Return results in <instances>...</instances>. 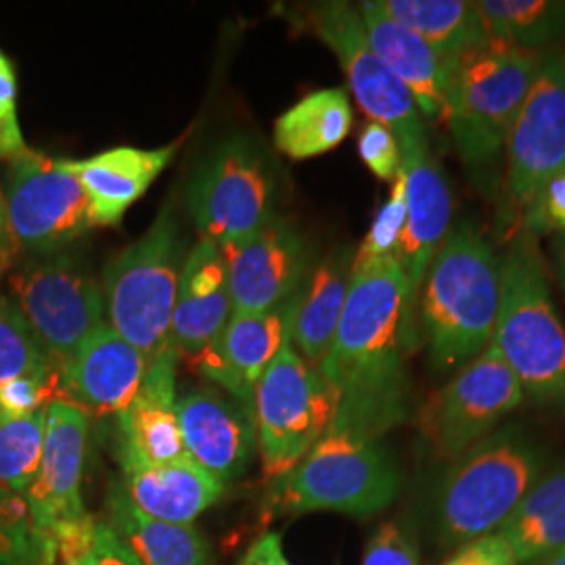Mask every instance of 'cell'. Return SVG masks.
<instances>
[{
  "label": "cell",
  "mask_w": 565,
  "mask_h": 565,
  "mask_svg": "<svg viewBox=\"0 0 565 565\" xmlns=\"http://www.w3.org/2000/svg\"><path fill=\"white\" fill-rule=\"evenodd\" d=\"M413 310L398 256L352 266L342 319L319 366L338 394L333 427L382 440L408 419Z\"/></svg>",
  "instance_id": "6da1fadb"
},
{
  "label": "cell",
  "mask_w": 565,
  "mask_h": 565,
  "mask_svg": "<svg viewBox=\"0 0 565 565\" xmlns=\"http://www.w3.org/2000/svg\"><path fill=\"white\" fill-rule=\"evenodd\" d=\"M503 260L471 223L455 224L425 273L422 329L429 363L457 373L492 343L501 306Z\"/></svg>",
  "instance_id": "7a4b0ae2"
},
{
  "label": "cell",
  "mask_w": 565,
  "mask_h": 565,
  "mask_svg": "<svg viewBox=\"0 0 565 565\" xmlns=\"http://www.w3.org/2000/svg\"><path fill=\"white\" fill-rule=\"evenodd\" d=\"M546 471V452L524 425L494 429L446 467L434 497L438 543L448 553L497 532Z\"/></svg>",
  "instance_id": "3957f363"
},
{
  "label": "cell",
  "mask_w": 565,
  "mask_h": 565,
  "mask_svg": "<svg viewBox=\"0 0 565 565\" xmlns=\"http://www.w3.org/2000/svg\"><path fill=\"white\" fill-rule=\"evenodd\" d=\"M492 343L520 380L525 398L565 406V324L553 302L539 235L518 226L507 247Z\"/></svg>",
  "instance_id": "277c9868"
},
{
  "label": "cell",
  "mask_w": 565,
  "mask_h": 565,
  "mask_svg": "<svg viewBox=\"0 0 565 565\" xmlns=\"http://www.w3.org/2000/svg\"><path fill=\"white\" fill-rule=\"evenodd\" d=\"M401 488V467L382 440L331 425L300 463L270 482L266 507L273 515L333 511L364 520L392 505Z\"/></svg>",
  "instance_id": "5b68a950"
},
{
  "label": "cell",
  "mask_w": 565,
  "mask_h": 565,
  "mask_svg": "<svg viewBox=\"0 0 565 565\" xmlns=\"http://www.w3.org/2000/svg\"><path fill=\"white\" fill-rule=\"evenodd\" d=\"M545 57L494 41L452 63L446 124L476 179L488 181L505 156L509 132Z\"/></svg>",
  "instance_id": "8992f818"
},
{
  "label": "cell",
  "mask_w": 565,
  "mask_h": 565,
  "mask_svg": "<svg viewBox=\"0 0 565 565\" xmlns=\"http://www.w3.org/2000/svg\"><path fill=\"white\" fill-rule=\"evenodd\" d=\"M182 239L170 207L141 239L116 254L103 270L107 323L132 343L147 363L177 350L172 315L181 279Z\"/></svg>",
  "instance_id": "52a82bcc"
},
{
  "label": "cell",
  "mask_w": 565,
  "mask_h": 565,
  "mask_svg": "<svg viewBox=\"0 0 565 565\" xmlns=\"http://www.w3.org/2000/svg\"><path fill=\"white\" fill-rule=\"evenodd\" d=\"M335 413V390L296 352L289 335L254 390L264 478L273 482L300 463L329 431Z\"/></svg>",
  "instance_id": "ba28073f"
},
{
  "label": "cell",
  "mask_w": 565,
  "mask_h": 565,
  "mask_svg": "<svg viewBox=\"0 0 565 565\" xmlns=\"http://www.w3.org/2000/svg\"><path fill=\"white\" fill-rule=\"evenodd\" d=\"M524 390L494 345L461 366L424 406L422 431L436 459L452 463L524 403Z\"/></svg>",
  "instance_id": "9c48e42d"
},
{
  "label": "cell",
  "mask_w": 565,
  "mask_h": 565,
  "mask_svg": "<svg viewBox=\"0 0 565 565\" xmlns=\"http://www.w3.org/2000/svg\"><path fill=\"white\" fill-rule=\"evenodd\" d=\"M275 177L249 141H226L195 170L186 203L203 239L239 242L270 223L275 214Z\"/></svg>",
  "instance_id": "30bf717a"
},
{
  "label": "cell",
  "mask_w": 565,
  "mask_h": 565,
  "mask_svg": "<svg viewBox=\"0 0 565 565\" xmlns=\"http://www.w3.org/2000/svg\"><path fill=\"white\" fill-rule=\"evenodd\" d=\"M7 216L18 247L53 254L95 228L81 181L65 160L25 149L7 166Z\"/></svg>",
  "instance_id": "8fae6325"
},
{
  "label": "cell",
  "mask_w": 565,
  "mask_h": 565,
  "mask_svg": "<svg viewBox=\"0 0 565 565\" xmlns=\"http://www.w3.org/2000/svg\"><path fill=\"white\" fill-rule=\"evenodd\" d=\"M565 170V49L546 53L505 147V193L524 223L546 182Z\"/></svg>",
  "instance_id": "7c38bea8"
},
{
  "label": "cell",
  "mask_w": 565,
  "mask_h": 565,
  "mask_svg": "<svg viewBox=\"0 0 565 565\" xmlns=\"http://www.w3.org/2000/svg\"><path fill=\"white\" fill-rule=\"evenodd\" d=\"M303 25L335 53L350 90L369 120L392 128L398 142L427 135L411 93L371 49L356 7L342 0L315 2L303 9Z\"/></svg>",
  "instance_id": "4fadbf2b"
},
{
  "label": "cell",
  "mask_w": 565,
  "mask_h": 565,
  "mask_svg": "<svg viewBox=\"0 0 565 565\" xmlns=\"http://www.w3.org/2000/svg\"><path fill=\"white\" fill-rule=\"evenodd\" d=\"M13 302L61 371L105 321L102 285L76 260H53L11 277Z\"/></svg>",
  "instance_id": "5bb4252c"
},
{
  "label": "cell",
  "mask_w": 565,
  "mask_h": 565,
  "mask_svg": "<svg viewBox=\"0 0 565 565\" xmlns=\"http://www.w3.org/2000/svg\"><path fill=\"white\" fill-rule=\"evenodd\" d=\"M221 249L233 315H258L281 308L298 294L312 268L308 242L281 216Z\"/></svg>",
  "instance_id": "9a60e30c"
},
{
  "label": "cell",
  "mask_w": 565,
  "mask_h": 565,
  "mask_svg": "<svg viewBox=\"0 0 565 565\" xmlns=\"http://www.w3.org/2000/svg\"><path fill=\"white\" fill-rule=\"evenodd\" d=\"M88 440V413L65 398L46 406L44 445L34 482L25 501L39 534L76 522L86 513L82 503V471Z\"/></svg>",
  "instance_id": "2e32d148"
},
{
  "label": "cell",
  "mask_w": 565,
  "mask_h": 565,
  "mask_svg": "<svg viewBox=\"0 0 565 565\" xmlns=\"http://www.w3.org/2000/svg\"><path fill=\"white\" fill-rule=\"evenodd\" d=\"M406 181V221L398 247L408 298L415 308L425 273L450 231L452 195L445 174L429 151V139L401 141Z\"/></svg>",
  "instance_id": "e0dca14e"
},
{
  "label": "cell",
  "mask_w": 565,
  "mask_h": 565,
  "mask_svg": "<svg viewBox=\"0 0 565 565\" xmlns=\"http://www.w3.org/2000/svg\"><path fill=\"white\" fill-rule=\"evenodd\" d=\"M186 455L216 482L237 480L258 446L254 408L210 387L189 390L177 401Z\"/></svg>",
  "instance_id": "ac0fdd59"
},
{
  "label": "cell",
  "mask_w": 565,
  "mask_h": 565,
  "mask_svg": "<svg viewBox=\"0 0 565 565\" xmlns=\"http://www.w3.org/2000/svg\"><path fill=\"white\" fill-rule=\"evenodd\" d=\"M172 350L149 364L141 390L118 415L121 471L191 459L177 415V363Z\"/></svg>",
  "instance_id": "d6986e66"
},
{
  "label": "cell",
  "mask_w": 565,
  "mask_h": 565,
  "mask_svg": "<svg viewBox=\"0 0 565 565\" xmlns=\"http://www.w3.org/2000/svg\"><path fill=\"white\" fill-rule=\"evenodd\" d=\"M296 296L270 312L233 315L221 340L193 363V369L221 385L235 401L254 408L256 385L291 335Z\"/></svg>",
  "instance_id": "ffe728a7"
},
{
  "label": "cell",
  "mask_w": 565,
  "mask_h": 565,
  "mask_svg": "<svg viewBox=\"0 0 565 565\" xmlns=\"http://www.w3.org/2000/svg\"><path fill=\"white\" fill-rule=\"evenodd\" d=\"M233 317L228 275L218 243L200 237L182 263L172 315V343L193 364L221 340Z\"/></svg>",
  "instance_id": "44dd1931"
},
{
  "label": "cell",
  "mask_w": 565,
  "mask_h": 565,
  "mask_svg": "<svg viewBox=\"0 0 565 565\" xmlns=\"http://www.w3.org/2000/svg\"><path fill=\"white\" fill-rule=\"evenodd\" d=\"M356 9L371 49L403 82L422 118L431 124L446 121L450 70L455 61L443 60L422 36L390 18L380 0H364Z\"/></svg>",
  "instance_id": "7402d4cb"
},
{
  "label": "cell",
  "mask_w": 565,
  "mask_h": 565,
  "mask_svg": "<svg viewBox=\"0 0 565 565\" xmlns=\"http://www.w3.org/2000/svg\"><path fill=\"white\" fill-rule=\"evenodd\" d=\"M149 363L109 323L82 343L74 361L61 371L63 394L93 415H120L135 401Z\"/></svg>",
  "instance_id": "603a6c76"
},
{
  "label": "cell",
  "mask_w": 565,
  "mask_h": 565,
  "mask_svg": "<svg viewBox=\"0 0 565 565\" xmlns=\"http://www.w3.org/2000/svg\"><path fill=\"white\" fill-rule=\"evenodd\" d=\"M179 145L160 149L118 147L86 160H65L86 193L95 226H116L170 163Z\"/></svg>",
  "instance_id": "cb8c5ba5"
},
{
  "label": "cell",
  "mask_w": 565,
  "mask_h": 565,
  "mask_svg": "<svg viewBox=\"0 0 565 565\" xmlns=\"http://www.w3.org/2000/svg\"><path fill=\"white\" fill-rule=\"evenodd\" d=\"M120 488L145 515L179 525H193L224 492L193 459L121 471Z\"/></svg>",
  "instance_id": "d4e9b609"
},
{
  "label": "cell",
  "mask_w": 565,
  "mask_h": 565,
  "mask_svg": "<svg viewBox=\"0 0 565 565\" xmlns=\"http://www.w3.org/2000/svg\"><path fill=\"white\" fill-rule=\"evenodd\" d=\"M354 249L342 247L312 266L296 296V315L291 324V345L315 369L323 364L352 281Z\"/></svg>",
  "instance_id": "484cf974"
},
{
  "label": "cell",
  "mask_w": 565,
  "mask_h": 565,
  "mask_svg": "<svg viewBox=\"0 0 565 565\" xmlns=\"http://www.w3.org/2000/svg\"><path fill=\"white\" fill-rule=\"evenodd\" d=\"M385 13L422 36L443 60L459 61L492 44L484 18L469 0H380Z\"/></svg>",
  "instance_id": "4316f807"
},
{
  "label": "cell",
  "mask_w": 565,
  "mask_h": 565,
  "mask_svg": "<svg viewBox=\"0 0 565 565\" xmlns=\"http://www.w3.org/2000/svg\"><path fill=\"white\" fill-rule=\"evenodd\" d=\"M518 565H534L565 546V465L546 469L497 530Z\"/></svg>",
  "instance_id": "83f0119b"
},
{
  "label": "cell",
  "mask_w": 565,
  "mask_h": 565,
  "mask_svg": "<svg viewBox=\"0 0 565 565\" xmlns=\"http://www.w3.org/2000/svg\"><path fill=\"white\" fill-rule=\"evenodd\" d=\"M109 525L132 548L141 565H210V545L193 525L166 524L145 515L124 494L109 488Z\"/></svg>",
  "instance_id": "f1b7e54d"
},
{
  "label": "cell",
  "mask_w": 565,
  "mask_h": 565,
  "mask_svg": "<svg viewBox=\"0 0 565 565\" xmlns=\"http://www.w3.org/2000/svg\"><path fill=\"white\" fill-rule=\"evenodd\" d=\"M352 120L348 93L340 86L321 88L277 118L275 142L291 160H310L342 145Z\"/></svg>",
  "instance_id": "f546056e"
},
{
  "label": "cell",
  "mask_w": 565,
  "mask_h": 565,
  "mask_svg": "<svg viewBox=\"0 0 565 565\" xmlns=\"http://www.w3.org/2000/svg\"><path fill=\"white\" fill-rule=\"evenodd\" d=\"M492 41L546 53L565 41L564 0H476Z\"/></svg>",
  "instance_id": "4dcf8cb0"
},
{
  "label": "cell",
  "mask_w": 565,
  "mask_h": 565,
  "mask_svg": "<svg viewBox=\"0 0 565 565\" xmlns=\"http://www.w3.org/2000/svg\"><path fill=\"white\" fill-rule=\"evenodd\" d=\"M61 375L34 329L11 298H0V390L25 377Z\"/></svg>",
  "instance_id": "1f68e13d"
},
{
  "label": "cell",
  "mask_w": 565,
  "mask_h": 565,
  "mask_svg": "<svg viewBox=\"0 0 565 565\" xmlns=\"http://www.w3.org/2000/svg\"><path fill=\"white\" fill-rule=\"evenodd\" d=\"M46 408L32 415L0 411V486L25 494L34 482L44 445Z\"/></svg>",
  "instance_id": "d6a6232c"
},
{
  "label": "cell",
  "mask_w": 565,
  "mask_h": 565,
  "mask_svg": "<svg viewBox=\"0 0 565 565\" xmlns=\"http://www.w3.org/2000/svg\"><path fill=\"white\" fill-rule=\"evenodd\" d=\"M0 565H53L25 497L0 486Z\"/></svg>",
  "instance_id": "836d02e7"
},
{
  "label": "cell",
  "mask_w": 565,
  "mask_h": 565,
  "mask_svg": "<svg viewBox=\"0 0 565 565\" xmlns=\"http://www.w3.org/2000/svg\"><path fill=\"white\" fill-rule=\"evenodd\" d=\"M404 221H406V181H404V170H401L396 181L392 182V193L387 202L380 207L361 247L354 252V264L373 263V260L398 256Z\"/></svg>",
  "instance_id": "e575fe53"
},
{
  "label": "cell",
  "mask_w": 565,
  "mask_h": 565,
  "mask_svg": "<svg viewBox=\"0 0 565 565\" xmlns=\"http://www.w3.org/2000/svg\"><path fill=\"white\" fill-rule=\"evenodd\" d=\"M359 153L364 166L380 179L394 182L403 170V149L392 128L382 121L369 120L359 137Z\"/></svg>",
  "instance_id": "d590c367"
},
{
  "label": "cell",
  "mask_w": 565,
  "mask_h": 565,
  "mask_svg": "<svg viewBox=\"0 0 565 565\" xmlns=\"http://www.w3.org/2000/svg\"><path fill=\"white\" fill-rule=\"evenodd\" d=\"M361 565H422L413 527L403 522H384L366 543Z\"/></svg>",
  "instance_id": "8d00e7d4"
},
{
  "label": "cell",
  "mask_w": 565,
  "mask_h": 565,
  "mask_svg": "<svg viewBox=\"0 0 565 565\" xmlns=\"http://www.w3.org/2000/svg\"><path fill=\"white\" fill-rule=\"evenodd\" d=\"M18 118V76L11 60L0 49V160L11 162L25 151Z\"/></svg>",
  "instance_id": "74e56055"
},
{
  "label": "cell",
  "mask_w": 565,
  "mask_h": 565,
  "mask_svg": "<svg viewBox=\"0 0 565 565\" xmlns=\"http://www.w3.org/2000/svg\"><path fill=\"white\" fill-rule=\"evenodd\" d=\"M520 226L530 228L536 235H545V233L565 235V170L557 172L551 181L546 182L536 202L530 207L524 223Z\"/></svg>",
  "instance_id": "f35d334b"
},
{
  "label": "cell",
  "mask_w": 565,
  "mask_h": 565,
  "mask_svg": "<svg viewBox=\"0 0 565 565\" xmlns=\"http://www.w3.org/2000/svg\"><path fill=\"white\" fill-rule=\"evenodd\" d=\"M440 565H518V559L505 539L492 532L450 551Z\"/></svg>",
  "instance_id": "ab89813d"
},
{
  "label": "cell",
  "mask_w": 565,
  "mask_h": 565,
  "mask_svg": "<svg viewBox=\"0 0 565 565\" xmlns=\"http://www.w3.org/2000/svg\"><path fill=\"white\" fill-rule=\"evenodd\" d=\"M70 565H141V562L111 525L99 522L90 551Z\"/></svg>",
  "instance_id": "60d3db41"
},
{
  "label": "cell",
  "mask_w": 565,
  "mask_h": 565,
  "mask_svg": "<svg viewBox=\"0 0 565 565\" xmlns=\"http://www.w3.org/2000/svg\"><path fill=\"white\" fill-rule=\"evenodd\" d=\"M239 565H291L282 553L281 534L266 532L260 539H256L243 555Z\"/></svg>",
  "instance_id": "b9f144b4"
},
{
  "label": "cell",
  "mask_w": 565,
  "mask_h": 565,
  "mask_svg": "<svg viewBox=\"0 0 565 565\" xmlns=\"http://www.w3.org/2000/svg\"><path fill=\"white\" fill-rule=\"evenodd\" d=\"M20 247L13 239L11 226H9V216H7V202H4V191L0 186V273L4 275V270L13 264L18 256Z\"/></svg>",
  "instance_id": "7bdbcfd3"
},
{
  "label": "cell",
  "mask_w": 565,
  "mask_h": 565,
  "mask_svg": "<svg viewBox=\"0 0 565 565\" xmlns=\"http://www.w3.org/2000/svg\"><path fill=\"white\" fill-rule=\"evenodd\" d=\"M557 275L565 289V235H559L557 239Z\"/></svg>",
  "instance_id": "ee69618b"
},
{
  "label": "cell",
  "mask_w": 565,
  "mask_h": 565,
  "mask_svg": "<svg viewBox=\"0 0 565 565\" xmlns=\"http://www.w3.org/2000/svg\"><path fill=\"white\" fill-rule=\"evenodd\" d=\"M534 565H565V546L562 548V551H557V553L548 555L546 559H543V562H539V564Z\"/></svg>",
  "instance_id": "f6af8a7d"
},
{
  "label": "cell",
  "mask_w": 565,
  "mask_h": 565,
  "mask_svg": "<svg viewBox=\"0 0 565 565\" xmlns=\"http://www.w3.org/2000/svg\"><path fill=\"white\" fill-rule=\"evenodd\" d=\"M0 277H2V273H0Z\"/></svg>",
  "instance_id": "bcb514c9"
}]
</instances>
